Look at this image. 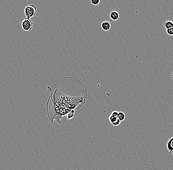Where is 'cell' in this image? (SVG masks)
<instances>
[{
    "label": "cell",
    "mask_w": 173,
    "mask_h": 170,
    "mask_svg": "<svg viewBox=\"0 0 173 170\" xmlns=\"http://www.w3.org/2000/svg\"><path fill=\"white\" fill-rule=\"evenodd\" d=\"M37 7L34 4H30L26 6L24 9V13L26 18L30 19L35 16L36 14Z\"/></svg>",
    "instance_id": "6da1fadb"
},
{
    "label": "cell",
    "mask_w": 173,
    "mask_h": 170,
    "mask_svg": "<svg viewBox=\"0 0 173 170\" xmlns=\"http://www.w3.org/2000/svg\"><path fill=\"white\" fill-rule=\"evenodd\" d=\"M21 26L24 31L26 32H30L33 29V23L30 19L25 18L22 22Z\"/></svg>",
    "instance_id": "7a4b0ae2"
},
{
    "label": "cell",
    "mask_w": 173,
    "mask_h": 170,
    "mask_svg": "<svg viewBox=\"0 0 173 170\" xmlns=\"http://www.w3.org/2000/svg\"><path fill=\"white\" fill-rule=\"evenodd\" d=\"M167 148L169 151V154H173V137H171L168 141Z\"/></svg>",
    "instance_id": "3957f363"
},
{
    "label": "cell",
    "mask_w": 173,
    "mask_h": 170,
    "mask_svg": "<svg viewBox=\"0 0 173 170\" xmlns=\"http://www.w3.org/2000/svg\"><path fill=\"white\" fill-rule=\"evenodd\" d=\"M110 17L113 21H117L119 19V13L118 11H113L110 14Z\"/></svg>",
    "instance_id": "277c9868"
},
{
    "label": "cell",
    "mask_w": 173,
    "mask_h": 170,
    "mask_svg": "<svg viewBox=\"0 0 173 170\" xmlns=\"http://www.w3.org/2000/svg\"><path fill=\"white\" fill-rule=\"evenodd\" d=\"M111 24L109 21H105L101 24V28L103 30L105 31H108L111 28Z\"/></svg>",
    "instance_id": "5b68a950"
},
{
    "label": "cell",
    "mask_w": 173,
    "mask_h": 170,
    "mask_svg": "<svg viewBox=\"0 0 173 170\" xmlns=\"http://www.w3.org/2000/svg\"><path fill=\"white\" fill-rule=\"evenodd\" d=\"M164 26L166 29H169L170 28H173V22L170 20H167L164 23Z\"/></svg>",
    "instance_id": "8992f818"
},
{
    "label": "cell",
    "mask_w": 173,
    "mask_h": 170,
    "mask_svg": "<svg viewBox=\"0 0 173 170\" xmlns=\"http://www.w3.org/2000/svg\"><path fill=\"white\" fill-rule=\"evenodd\" d=\"M125 115L124 113L122 112H119L118 116V119L120 121V122L123 121L125 120Z\"/></svg>",
    "instance_id": "52a82bcc"
},
{
    "label": "cell",
    "mask_w": 173,
    "mask_h": 170,
    "mask_svg": "<svg viewBox=\"0 0 173 170\" xmlns=\"http://www.w3.org/2000/svg\"><path fill=\"white\" fill-rule=\"evenodd\" d=\"M118 117L113 116V115H111V114L110 115V116H109V120L110 122V123H111L112 124L118 120Z\"/></svg>",
    "instance_id": "ba28073f"
},
{
    "label": "cell",
    "mask_w": 173,
    "mask_h": 170,
    "mask_svg": "<svg viewBox=\"0 0 173 170\" xmlns=\"http://www.w3.org/2000/svg\"><path fill=\"white\" fill-rule=\"evenodd\" d=\"M74 112H75V111L73 110L71 111L68 114V115H67V119L69 120L70 119L73 118L74 116Z\"/></svg>",
    "instance_id": "9c48e42d"
},
{
    "label": "cell",
    "mask_w": 173,
    "mask_h": 170,
    "mask_svg": "<svg viewBox=\"0 0 173 170\" xmlns=\"http://www.w3.org/2000/svg\"><path fill=\"white\" fill-rule=\"evenodd\" d=\"M167 33L171 36H173V28H170L167 29Z\"/></svg>",
    "instance_id": "30bf717a"
},
{
    "label": "cell",
    "mask_w": 173,
    "mask_h": 170,
    "mask_svg": "<svg viewBox=\"0 0 173 170\" xmlns=\"http://www.w3.org/2000/svg\"><path fill=\"white\" fill-rule=\"evenodd\" d=\"M91 3L94 5H97L100 3L99 0H91Z\"/></svg>",
    "instance_id": "8fae6325"
},
{
    "label": "cell",
    "mask_w": 173,
    "mask_h": 170,
    "mask_svg": "<svg viewBox=\"0 0 173 170\" xmlns=\"http://www.w3.org/2000/svg\"><path fill=\"white\" fill-rule=\"evenodd\" d=\"M120 123H121V122H120V121L119 119H118V120L116 121L115 123H114L113 124H112L113 125H114V126H119V124H120Z\"/></svg>",
    "instance_id": "7c38bea8"
},
{
    "label": "cell",
    "mask_w": 173,
    "mask_h": 170,
    "mask_svg": "<svg viewBox=\"0 0 173 170\" xmlns=\"http://www.w3.org/2000/svg\"><path fill=\"white\" fill-rule=\"evenodd\" d=\"M119 112L117 111H113V112L111 113V115H113V116H115V117H118V114H119Z\"/></svg>",
    "instance_id": "4fadbf2b"
},
{
    "label": "cell",
    "mask_w": 173,
    "mask_h": 170,
    "mask_svg": "<svg viewBox=\"0 0 173 170\" xmlns=\"http://www.w3.org/2000/svg\"><path fill=\"white\" fill-rule=\"evenodd\" d=\"M172 79H173V72H172Z\"/></svg>",
    "instance_id": "5bb4252c"
}]
</instances>
